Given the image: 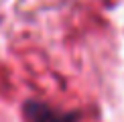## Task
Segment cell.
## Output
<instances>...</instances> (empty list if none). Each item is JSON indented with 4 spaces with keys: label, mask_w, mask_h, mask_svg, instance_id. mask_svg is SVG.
Returning <instances> with one entry per match:
<instances>
[{
    "label": "cell",
    "mask_w": 124,
    "mask_h": 122,
    "mask_svg": "<svg viewBox=\"0 0 124 122\" xmlns=\"http://www.w3.org/2000/svg\"><path fill=\"white\" fill-rule=\"evenodd\" d=\"M23 114L27 122H77L79 120V112H59L51 106L43 104L37 100H27L23 106Z\"/></svg>",
    "instance_id": "6da1fadb"
}]
</instances>
